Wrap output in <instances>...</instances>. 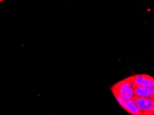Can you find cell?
Returning a JSON list of instances; mask_svg holds the SVG:
<instances>
[{"label": "cell", "mask_w": 154, "mask_h": 115, "mask_svg": "<svg viewBox=\"0 0 154 115\" xmlns=\"http://www.w3.org/2000/svg\"><path fill=\"white\" fill-rule=\"evenodd\" d=\"M134 85L153 88L154 78L146 74H137L129 77Z\"/></svg>", "instance_id": "cell-3"}, {"label": "cell", "mask_w": 154, "mask_h": 115, "mask_svg": "<svg viewBox=\"0 0 154 115\" xmlns=\"http://www.w3.org/2000/svg\"><path fill=\"white\" fill-rule=\"evenodd\" d=\"M134 97L142 98H154V89L134 85Z\"/></svg>", "instance_id": "cell-4"}, {"label": "cell", "mask_w": 154, "mask_h": 115, "mask_svg": "<svg viewBox=\"0 0 154 115\" xmlns=\"http://www.w3.org/2000/svg\"><path fill=\"white\" fill-rule=\"evenodd\" d=\"M131 115H142L140 111L137 108L133 99H125L122 106Z\"/></svg>", "instance_id": "cell-5"}, {"label": "cell", "mask_w": 154, "mask_h": 115, "mask_svg": "<svg viewBox=\"0 0 154 115\" xmlns=\"http://www.w3.org/2000/svg\"><path fill=\"white\" fill-rule=\"evenodd\" d=\"M133 100L142 115H154V98L134 97Z\"/></svg>", "instance_id": "cell-2"}, {"label": "cell", "mask_w": 154, "mask_h": 115, "mask_svg": "<svg viewBox=\"0 0 154 115\" xmlns=\"http://www.w3.org/2000/svg\"><path fill=\"white\" fill-rule=\"evenodd\" d=\"M2 2V1H1V0H0V2Z\"/></svg>", "instance_id": "cell-6"}, {"label": "cell", "mask_w": 154, "mask_h": 115, "mask_svg": "<svg viewBox=\"0 0 154 115\" xmlns=\"http://www.w3.org/2000/svg\"><path fill=\"white\" fill-rule=\"evenodd\" d=\"M111 92L120 95L124 99H133L134 97V84L129 77L117 82L111 88Z\"/></svg>", "instance_id": "cell-1"}]
</instances>
